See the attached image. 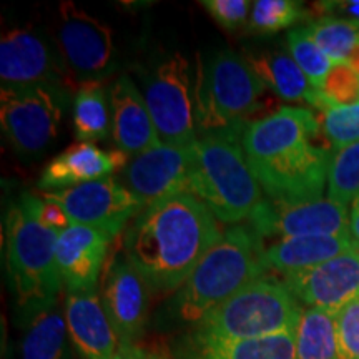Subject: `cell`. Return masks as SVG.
<instances>
[{"mask_svg": "<svg viewBox=\"0 0 359 359\" xmlns=\"http://www.w3.org/2000/svg\"><path fill=\"white\" fill-rule=\"evenodd\" d=\"M248 62L255 74L266 85L288 102H306L316 110L323 111L327 109V103L323 98L321 92L314 88L303 70L288 53L281 52H259L246 53Z\"/></svg>", "mask_w": 359, "mask_h": 359, "instance_id": "7402d4cb", "label": "cell"}, {"mask_svg": "<svg viewBox=\"0 0 359 359\" xmlns=\"http://www.w3.org/2000/svg\"><path fill=\"white\" fill-rule=\"evenodd\" d=\"M62 93L48 85L2 87L0 122L19 154L37 155L50 145L60 128Z\"/></svg>", "mask_w": 359, "mask_h": 359, "instance_id": "9c48e42d", "label": "cell"}, {"mask_svg": "<svg viewBox=\"0 0 359 359\" xmlns=\"http://www.w3.org/2000/svg\"><path fill=\"white\" fill-rule=\"evenodd\" d=\"M195 92L196 128L203 133L241 135L253 116L264 109L266 85L245 57L222 50L208 64H200Z\"/></svg>", "mask_w": 359, "mask_h": 359, "instance_id": "52a82bcc", "label": "cell"}, {"mask_svg": "<svg viewBox=\"0 0 359 359\" xmlns=\"http://www.w3.org/2000/svg\"><path fill=\"white\" fill-rule=\"evenodd\" d=\"M147 351V359H177L175 354L170 351V349L165 346V344H155L150 349H145Z\"/></svg>", "mask_w": 359, "mask_h": 359, "instance_id": "f35d334b", "label": "cell"}, {"mask_svg": "<svg viewBox=\"0 0 359 359\" xmlns=\"http://www.w3.org/2000/svg\"><path fill=\"white\" fill-rule=\"evenodd\" d=\"M288 48L291 57L306 75L309 83L320 90L330 70L333 69V64L325 55V52L318 47L316 42L309 37L306 27L291 30L288 34Z\"/></svg>", "mask_w": 359, "mask_h": 359, "instance_id": "f1b7e54d", "label": "cell"}, {"mask_svg": "<svg viewBox=\"0 0 359 359\" xmlns=\"http://www.w3.org/2000/svg\"><path fill=\"white\" fill-rule=\"evenodd\" d=\"M2 87L72 85L64 62H58L47 43L32 29H12L0 42ZM75 85V83H74Z\"/></svg>", "mask_w": 359, "mask_h": 359, "instance_id": "9a60e30c", "label": "cell"}, {"mask_svg": "<svg viewBox=\"0 0 359 359\" xmlns=\"http://www.w3.org/2000/svg\"><path fill=\"white\" fill-rule=\"evenodd\" d=\"M296 359H339L334 313L304 309L296 327Z\"/></svg>", "mask_w": 359, "mask_h": 359, "instance_id": "484cf974", "label": "cell"}, {"mask_svg": "<svg viewBox=\"0 0 359 359\" xmlns=\"http://www.w3.org/2000/svg\"><path fill=\"white\" fill-rule=\"evenodd\" d=\"M285 285L304 306L336 314L359 298V246L306 271L286 276Z\"/></svg>", "mask_w": 359, "mask_h": 359, "instance_id": "2e32d148", "label": "cell"}, {"mask_svg": "<svg viewBox=\"0 0 359 359\" xmlns=\"http://www.w3.org/2000/svg\"><path fill=\"white\" fill-rule=\"evenodd\" d=\"M57 43L60 58L74 83L100 80L114 58V34L74 2L58 7Z\"/></svg>", "mask_w": 359, "mask_h": 359, "instance_id": "30bf717a", "label": "cell"}, {"mask_svg": "<svg viewBox=\"0 0 359 359\" xmlns=\"http://www.w3.org/2000/svg\"><path fill=\"white\" fill-rule=\"evenodd\" d=\"M109 102L100 80L79 85L74 97V127L79 140H102L109 135Z\"/></svg>", "mask_w": 359, "mask_h": 359, "instance_id": "d4e9b609", "label": "cell"}, {"mask_svg": "<svg viewBox=\"0 0 359 359\" xmlns=\"http://www.w3.org/2000/svg\"><path fill=\"white\" fill-rule=\"evenodd\" d=\"M344 64H348V65L351 67V69L359 75V45H358L356 48H354V50H353L351 53H349L348 60L344 62Z\"/></svg>", "mask_w": 359, "mask_h": 359, "instance_id": "ab89813d", "label": "cell"}, {"mask_svg": "<svg viewBox=\"0 0 359 359\" xmlns=\"http://www.w3.org/2000/svg\"><path fill=\"white\" fill-rule=\"evenodd\" d=\"M354 246L358 243L351 235L283 238L264 248L263 262L268 269L290 276L330 262Z\"/></svg>", "mask_w": 359, "mask_h": 359, "instance_id": "44dd1931", "label": "cell"}, {"mask_svg": "<svg viewBox=\"0 0 359 359\" xmlns=\"http://www.w3.org/2000/svg\"><path fill=\"white\" fill-rule=\"evenodd\" d=\"M191 195L223 223L250 218L264 200L245 150L241 135L203 133L190 145Z\"/></svg>", "mask_w": 359, "mask_h": 359, "instance_id": "277c9868", "label": "cell"}, {"mask_svg": "<svg viewBox=\"0 0 359 359\" xmlns=\"http://www.w3.org/2000/svg\"><path fill=\"white\" fill-rule=\"evenodd\" d=\"M222 235L208 206L185 193L143 208L122 245L150 288L168 293L185 285Z\"/></svg>", "mask_w": 359, "mask_h": 359, "instance_id": "7a4b0ae2", "label": "cell"}, {"mask_svg": "<svg viewBox=\"0 0 359 359\" xmlns=\"http://www.w3.org/2000/svg\"><path fill=\"white\" fill-rule=\"evenodd\" d=\"M109 100L111 133L120 151L135 158L161 145L145 97L135 87L128 75H122L111 83Z\"/></svg>", "mask_w": 359, "mask_h": 359, "instance_id": "d6986e66", "label": "cell"}, {"mask_svg": "<svg viewBox=\"0 0 359 359\" xmlns=\"http://www.w3.org/2000/svg\"><path fill=\"white\" fill-rule=\"evenodd\" d=\"M65 313L57 304L27 318L22 359H70Z\"/></svg>", "mask_w": 359, "mask_h": 359, "instance_id": "cb8c5ba5", "label": "cell"}, {"mask_svg": "<svg viewBox=\"0 0 359 359\" xmlns=\"http://www.w3.org/2000/svg\"><path fill=\"white\" fill-rule=\"evenodd\" d=\"M58 231L45 226L19 205H12L6 217L7 269L22 314L57 304L62 280L57 263Z\"/></svg>", "mask_w": 359, "mask_h": 359, "instance_id": "8992f818", "label": "cell"}, {"mask_svg": "<svg viewBox=\"0 0 359 359\" xmlns=\"http://www.w3.org/2000/svg\"><path fill=\"white\" fill-rule=\"evenodd\" d=\"M327 198L344 206L359 198V142L339 148L331 155Z\"/></svg>", "mask_w": 359, "mask_h": 359, "instance_id": "83f0119b", "label": "cell"}, {"mask_svg": "<svg viewBox=\"0 0 359 359\" xmlns=\"http://www.w3.org/2000/svg\"><path fill=\"white\" fill-rule=\"evenodd\" d=\"M114 359H147V351L135 343H118Z\"/></svg>", "mask_w": 359, "mask_h": 359, "instance_id": "8d00e7d4", "label": "cell"}, {"mask_svg": "<svg viewBox=\"0 0 359 359\" xmlns=\"http://www.w3.org/2000/svg\"><path fill=\"white\" fill-rule=\"evenodd\" d=\"M320 92L330 107L353 105L359 102V75L348 64L333 65Z\"/></svg>", "mask_w": 359, "mask_h": 359, "instance_id": "1f68e13d", "label": "cell"}, {"mask_svg": "<svg viewBox=\"0 0 359 359\" xmlns=\"http://www.w3.org/2000/svg\"><path fill=\"white\" fill-rule=\"evenodd\" d=\"M150 290L125 251L115 248L103 275L102 303L120 343H135L145 331Z\"/></svg>", "mask_w": 359, "mask_h": 359, "instance_id": "4fadbf2b", "label": "cell"}, {"mask_svg": "<svg viewBox=\"0 0 359 359\" xmlns=\"http://www.w3.org/2000/svg\"><path fill=\"white\" fill-rule=\"evenodd\" d=\"M111 240L109 233L83 224L58 233L57 263L67 290H95Z\"/></svg>", "mask_w": 359, "mask_h": 359, "instance_id": "e0dca14e", "label": "cell"}, {"mask_svg": "<svg viewBox=\"0 0 359 359\" xmlns=\"http://www.w3.org/2000/svg\"><path fill=\"white\" fill-rule=\"evenodd\" d=\"M200 6H203L205 11L223 29L235 30L246 22L251 2L248 0H201Z\"/></svg>", "mask_w": 359, "mask_h": 359, "instance_id": "836d02e7", "label": "cell"}, {"mask_svg": "<svg viewBox=\"0 0 359 359\" xmlns=\"http://www.w3.org/2000/svg\"><path fill=\"white\" fill-rule=\"evenodd\" d=\"M263 253V240L250 226L228 228L175 296V316L195 326L238 291L266 275Z\"/></svg>", "mask_w": 359, "mask_h": 359, "instance_id": "3957f363", "label": "cell"}, {"mask_svg": "<svg viewBox=\"0 0 359 359\" xmlns=\"http://www.w3.org/2000/svg\"><path fill=\"white\" fill-rule=\"evenodd\" d=\"M248 226L262 238L351 235L348 206L330 198L280 203L264 198L251 213Z\"/></svg>", "mask_w": 359, "mask_h": 359, "instance_id": "7c38bea8", "label": "cell"}, {"mask_svg": "<svg viewBox=\"0 0 359 359\" xmlns=\"http://www.w3.org/2000/svg\"><path fill=\"white\" fill-rule=\"evenodd\" d=\"M302 19H304L303 6L294 0H257L251 11L250 30L275 34Z\"/></svg>", "mask_w": 359, "mask_h": 359, "instance_id": "f546056e", "label": "cell"}, {"mask_svg": "<svg viewBox=\"0 0 359 359\" xmlns=\"http://www.w3.org/2000/svg\"><path fill=\"white\" fill-rule=\"evenodd\" d=\"M64 313L70 341L80 358L114 359L120 339L97 290L69 291Z\"/></svg>", "mask_w": 359, "mask_h": 359, "instance_id": "ac0fdd59", "label": "cell"}, {"mask_svg": "<svg viewBox=\"0 0 359 359\" xmlns=\"http://www.w3.org/2000/svg\"><path fill=\"white\" fill-rule=\"evenodd\" d=\"M145 102L161 145L190 147L196 137L195 92L190 64L183 53H173L155 67L145 87Z\"/></svg>", "mask_w": 359, "mask_h": 359, "instance_id": "ba28073f", "label": "cell"}, {"mask_svg": "<svg viewBox=\"0 0 359 359\" xmlns=\"http://www.w3.org/2000/svg\"><path fill=\"white\" fill-rule=\"evenodd\" d=\"M20 205L24 206L30 215H34L40 223H43L45 226L52 228V230H55L58 233L64 231L65 228H69L72 224L69 217H67V213L60 208V206L50 203V201L43 198H37V196L24 193L20 198Z\"/></svg>", "mask_w": 359, "mask_h": 359, "instance_id": "e575fe53", "label": "cell"}, {"mask_svg": "<svg viewBox=\"0 0 359 359\" xmlns=\"http://www.w3.org/2000/svg\"><path fill=\"white\" fill-rule=\"evenodd\" d=\"M43 200L60 206L72 224H83L118 238L127 223L142 212L140 201L114 178L40 193Z\"/></svg>", "mask_w": 359, "mask_h": 359, "instance_id": "8fae6325", "label": "cell"}, {"mask_svg": "<svg viewBox=\"0 0 359 359\" xmlns=\"http://www.w3.org/2000/svg\"><path fill=\"white\" fill-rule=\"evenodd\" d=\"M177 359H296V333L235 343H205L188 336L180 343Z\"/></svg>", "mask_w": 359, "mask_h": 359, "instance_id": "603a6c76", "label": "cell"}, {"mask_svg": "<svg viewBox=\"0 0 359 359\" xmlns=\"http://www.w3.org/2000/svg\"><path fill=\"white\" fill-rule=\"evenodd\" d=\"M320 118L306 109L285 107L246 125V160L268 200L303 203L321 200L331 154L318 143Z\"/></svg>", "mask_w": 359, "mask_h": 359, "instance_id": "6da1fadb", "label": "cell"}, {"mask_svg": "<svg viewBox=\"0 0 359 359\" xmlns=\"http://www.w3.org/2000/svg\"><path fill=\"white\" fill-rule=\"evenodd\" d=\"M306 30L333 65L344 64L359 45V24L341 17H318L309 22Z\"/></svg>", "mask_w": 359, "mask_h": 359, "instance_id": "4316f807", "label": "cell"}, {"mask_svg": "<svg viewBox=\"0 0 359 359\" xmlns=\"http://www.w3.org/2000/svg\"><path fill=\"white\" fill-rule=\"evenodd\" d=\"M123 183L142 210L177 195H191L190 147L158 145L123 168Z\"/></svg>", "mask_w": 359, "mask_h": 359, "instance_id": "5bb4252c", "label": "cell"}, {"mask_svg": "<svg viewBox=\"0 0 359 359\" xmlns=\"http://www.w3.org/2000/svg\"><path fill=\"white\" fill-rule=\"evenodd\" d=\"M304 309L285 281L264 275L193 327L190 338L205 343H235L296 333Z\"/></svg>", "mask_w": 359, "mask_h": 359, "instance_id": "5b68a950", "label": "cell"}, {"mask_svg": "<svg viewBox=\"0 0 359 359\" xmlns=\"http://www.w3.org/2000/svg\"><path fill=\"white\" fill-rule=\"evenodd\" d=\"M314 11L321 15H331L359 24V0H341V2H321L314 6Z\"/></svg>", "mask_w": 359, "mask_h": 359, "instance_id": "d590c367", "label": "cell"}, {"mask_svg": "<svg viewBox=\"0 0 359 359\" xmlns=\"http://www.w3.org/2000/svg\"><path fill=\"white\" fill-rule=\"evenodd\" d=\"M349 231L359 246V198L354 201L349 212Z\"/></svg>", "mask_w": 359, "mask_h": 359, "instance_id": "74e56055", "label": "cell"}, {"mask_svg": "<svg viewBox=\"0 0 359 359\" xmlns=\"http://www.w3.org/2000/svg\"><path fill=\"white\" fill-rule=\"evenodd\" d=\"M320 125L334 150L359 142V102L334 105L320 111Z\"/></svg>", "mask_w": 359, "mask_h": 359, "instance_id": "4dcf8cb0", "label": "cell"}, {"mask_svg": "<svg viewBox=\"0 0 359 359\" xmlns=\"http://www.w3.org/2000/svg\"><path fill=\"white\" fill-rule=\"evenodd\" d=\"M339 359H359V298L334 314Z\"/></svg>", "mask_w": 359, "mask_h": 359, "instance_id": "d6a6232c", "label": "cell"}, {"mask_svg": "<svg viewBox=\"0 0 359 359\" xmlns=\"http://www.w3.org/2000/svg\"><path fill=\"white\" fill-rule=\"evenodd\" d=\"M127 160L128 156L120 150H100L92 142L74 143L48 161L40 177L39 187L42 190H50V188L64 190V188L109 178V175L123 170Z\"/></svg>", "mask_w": 359, "mask_h": 359, "instance_id": "ffe728a7", "label": "cell"}]
</instances>
